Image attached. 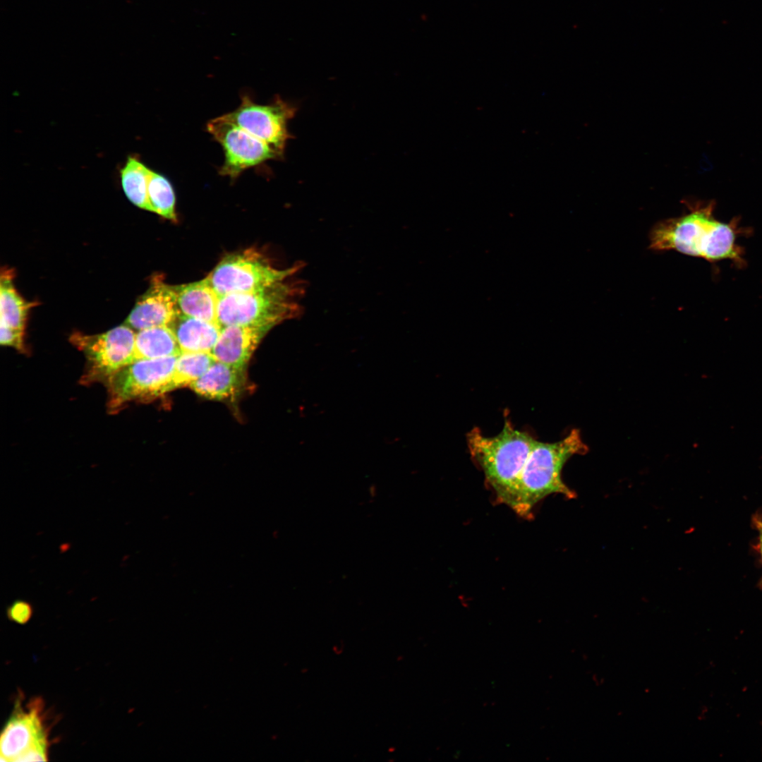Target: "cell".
<instances>
[{
  "mask_svg": "<svg viewBox=\"0 0 762 762\" xmlns=\"http://www.w3.org/2000/svg\"><path fill=\"white\" fill-rule=\"evenodd\" d=\"M688 213L660 221L653 227L649 248L659 251L675 250L710 262L732 260L740 262L736 221L725 223L715 219L711 202L688 204Z\"/></svg>",
  "mask_w": 762,
  "mask_h": 762,
  "instance_id": "cell-1",
  "label": "cell"
},
{
  "mask_svg": "<svg viewBox=\"0 0 762 762\" xmlns=\"http://www.w3.org/2000/svg\"><path fill=\"white\" fill-rule=\"evenodd\" d=\"M580 431L573 429L562 440H536L512 490L508 506L519 516L529 517L534 506L551 494L572 498L575 494L563 482L562 471L573 456L588 452Z\"/></svg>",
  "mask_w": 762,
  "mask_h": 762,
  "instance_id": "cell-2",
  "label": "cell"
},
{
  "mask_svg": "<svg viewBox=\"0 0 762 762\" xmlns=\"http://www.w3.org/2000/svg\"><path fill=\"white\" fill-rule=\"evenodd\" d=\"M466 441L470 454L483 471L486 482L498 500L507 505L536 439L515 428L506 418L497 435L485 436L474 428L467 434Z\"/></svg>",
  "mask_w": 762,
  "mask_h": 762,
  "instance_id": "cell-3",
  "label": "cell"
},
{
  "mask_svg": "<svg viewBox=\"0 0 762 762\" xmlns=\"http://www.w3.org/2000/svg\"><path fill=\"white\" fill-rule=\"evenodd\" d=\"M296 294V289L283 280L251 291L219 296V325L274 327L298 311Z\"/></svg>",
  "mask_w": 762,
  "mask_h": 762,
  "instance_id": "cell-4",
  "label": "cell"
},
{
  "mask_svg": "<svg viewBox=\"0 0 762 762\" xmlns=\"http://www.w3.org/2000/svg\"><path fill=\"white\" fill-rule=\"evenodd\" d=\"M177 358L138 360L117 372L107 383L109 410L116 411L128 402L152 399L172 390Z\"/></svg>",
  "mask_w": 762,
  "mask_h": 762,
  "instance_id": "cell-5",
  "label": "cell"
},
{
  "mask_svg": "<svg viewBox=\"0 0 762 762\" xmlns=\"http://www.w3.org/2000/svg\"><path fill=\"white\" fill-rule=\"evenodd\" d=\"M135 339V333L126 324L99 334H73L71 341L87 360L83 382L107 384L117 372L133 363Z\"/></svg>",
  "mask_w": 762,
  "mask_h": 762,
  "instance_id": "cell-6",
  "label": "cell"
},
{
  "mask_svg": "<svg viewBox=\"0 0 762 762\" xmlns=\"http://www.w3.org/2000/svg\"><path fill=\"white\" fill-rule=\"evenodd\" d=\"M295 267L279 270L253 248L226 255L206 277L219 296L248 292L285 280Z\"/></svg>",
  "mask_w": 762,
  "mask_h": 762,
  "instance_id": "cell-7",
  "label": "cell"
},
{
  "mask_svg": "<svg viewBox=\"0 0 762 762\" xmlns=\"http://www.w3.org/2000/svg\"><path fill=\"white\" fill-rule=\"evenodd\" d=\"M44 703L39 698L23 708L15 706L1 737V761H47L49 732L44 713Z\"/></svg>",
  "mask_w": 762,
  "mask_h": 762,
  "instance_id": "cell-8",
  "label": "cell"
},
{
  "mask_svg": "<svg viewBox=\"0 0 762 762\" xmlns=\"http://www.w3.org/2000/svg\"><path fill=\"white\" fill-rule=\"evenodd\" d=\"M296 111V107L278 97L269 104H259L243 95L235 110L221 116L266 143L283 157L286 142L293 137L287 124Z\"/></svg>",
  "mask_w": 762,
  "mask_h": 762,
  "instance_id": "cell-9",
  "label": "cell"
},
{
  "mask_svg": "<svg viewBox=\"0 0 762 762\" xmlns=\"http://www.w3.org/2000/svg\"><path fill=\"white\" fill-rule=\"evenodd\" d=\"M206 127L224 150V162L219 174L232 180L247 169L282 158L266 143L222 116L209 121Z\"/></svg>",
  "mask_w": 762,
  "mask_h": 762,
  "instance_id": "cell-10",
  "label": "cell"
},
{
  "mask_svg": "<svg viewBox=\"0 0 762 762\" xmlns=\"http://www.w3.org/2000/svg\"><path fill=\"white\" fill-rule=\"evenodd\" d=\"M180 313L174 286L155 276L147 291L141 296L125 321L132 329L140 330L157 326L169 327Z\"/></svg>",
  "mask_w": 762,
  "mask_h": 762,
  "instance_id": "cell-11",
  "label": "cell"
},
{
  "mask_svg": "<svg viewBox=\"0 0 762 762\" xmlns=\"http://www.w3.org/2000/svg\"><path fill=\"white\" fill-rule=\"evenodd\" d=\"M272 327L270 325L223 327L211 353L217 361L243 370L260 340Z\"/></svg>",
  "mask_w": 762,
  "mask_h": 762,
  "instance_id": "cell-12",
  "label": "cell"
},
{
  "mask_svg": "<svg viewBox=\"0 0 762 762\" xmlns=\"http://www.w3.org/2000/svg\"><path fill=\"white\" fill-rule=\"evenodd\" d=\"M180 313L218 324L219 295L205 278L201 281L174 286Z\"/></svg>",
  "mask_w": 762,
  "mask_h": 762,
  "instance_id": "cell-13",
  "label": "cell"
},
{
  "mask_svg": "<svg viewBox=\"0 0 762 762\" xmlns=\"http://www.w3.org/2000/svg\"><path fill=\"white\" fill-rule=\"evenodd\" d=\"M169 327L176 336L181 353L211 352L222 329L218 324L181 313Z\"/></svg>",
  "mask_w": 762,
  "mask_h": 762,
  "instance_id": "cell-14",
  "label": "cell"
},
{
  "mask_svg": "<svg viewBox=\"0 0 762 762\" xmlns=\"http://www.w3.org/2000/svg\"><path fill=\"white\" fill-rule=\"evenodd\" d=\"M243 370L216 361L198 380L190 385L198 394L212 399H223L234 395L241 384Z\"/></svg>",
  "mask_w": 762,
  "mask_h": 762,
  "instance_id": "cell-15",
  "label": "cell"
},
{
  "mask_svg": "<svg viewBox=\"0 0 762 762\" xmlns=\"http://www.w3.org/2000/svg\"><path fill=\"white\" fill-rule=\"evenodd\" d=\"M181 350L173 330L157 326L135 333L133 361L179 356Z\"/></svg>",
  "mask_w": 762,
  "mask_h": 762,
  "instance_id": "cell-16",
  "label": "cell"
},
{
  "mask_svg": "<svg viewBox=\"0 0 762 762\" xmlns=\"http://www.w3.org/2000/svg\"><path fill=\"white\" fill-rule=\"evenodd\" d=\"M151 169L135 155L128 157L120 169V180L127 198L139 208L150 211L148 183Z\"/></svg>",
  "mask_w": 762,
  "mask_h": 762,
  "instance_id": "cell-17",
  "label": "cell"
},
{
  "mask_svg": "<svg viewBox=\"0 0 762 762\" xmlns=\"http://www.w3.org/2000/svg\"><path fill=\"white\" fill-rule=\"evenodd\" d=\"M10 271H3L0 284V322L11 328L23 331L31 303L26 302L15 289Z\"/></svg>",
  "mask_w": 762,
  "mask_h": 762,
  "instance_id": "cell-18",
  "label": "cell"
},
{
  "mask_svg": "<svg viewBox=\"0 0 762 762\" xmlns=\"http://www.w3.org/2000/svg\"><path fill=\"white\" fill-rule=\"evenodd\" d=\"M147 194L150 212L172 221L176 220V197L167 178L151 169Z\"/></svg>",
  "mask_w": 762,
  "mask_h": 762,
  "instance_id": "cell-19",
  "label": "cell"
},
{
  "mask_svg": "<svg viewBox=\"0 0 762 762\" xmlns=\"http://www.w3.org/2000/svg\"><path fill=\"white\" fill-rule=\"evenodd\" d=\"M216 361L211 352L181 353L178 356L176 363L173 389L190 385Z\"/></svg>",
  "mask_w": 762,
  "mask_h": 762,
  "instance_id": "cell-20",
  "label": "cell"
},
{
  "mask_svg": "<svg viewBox=\"0 0 762 762\" xmlns=\"http://www.w3.org/2000/svg\"><path fill=\"white\" fill-rule=\"evenodd\" d=\"M33 615V607L25 600H16L6 609V615L10 621L19 624L29 622Z\"/></svg>",
  "mask_w": 762,
  "mask_h": 762,
  "instance_id": "cell-21",
  "label": "cell"
},
{
  "mask_svg": "<svg viewBox=\"0 0 762 762\" xmlns=\"http://www.w3.org/2000/svg\"><path fill=\"white\" fill-rule=\"evenodd\" d=\"M0 343L3 346H12L18 350H24V332L11 328L1 324Z\"/></svg>",
  "mask_w": 762,
  "mask_h": 762,
  "instance_id": "cell-22",
  "label": "cell"
},
{
  "mask_svg": "<svg viewBox=\"0 0 762 762\" xmlns=\"http://www.w3.org/2000/svg\"><path fill=\"white\" fill-rule=\"evenodd\" d=\"M757 525H758V528L759 533H760V543H761V553H762V522L761 521H758Z\"/></svg>",
  "mask_w": 762,
  "mask_h": 762,
  "instance_id": "cell-23",
  "label": "cell"
}]
</instances>
